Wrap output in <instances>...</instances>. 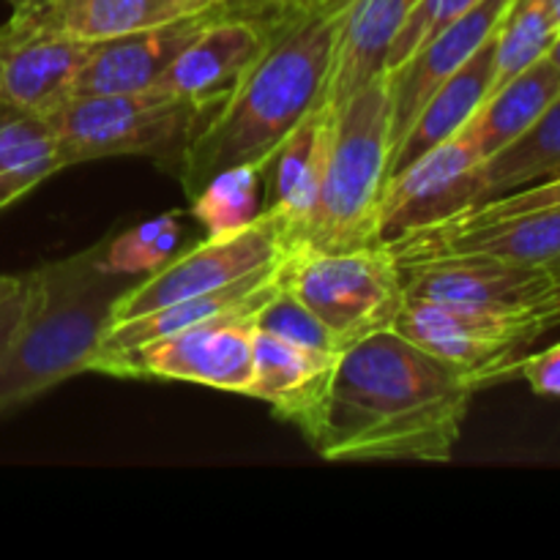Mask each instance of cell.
Listing matches in <instances>:
<instances>
[{"label": "cell", "instance_id": "1", "mask_svg": "<svg viewBox=\"0 0 560 560\" xmlns=\"http://www.w3.org/2000/svg\"><path fill=\"white\" fill-rule=\"evenodd\" d=\"M476 386L394 328L337 361L310 446L328 463H452Z\"/></svg>", "mask_w": 560, "mask_h": 560}, {"label": "cell", "instance_id": "2", "mask_svg": "<svg viewBox=\"0 0 560 560\" xmlns=\"http://www.w3.org/2000/svg\"><path fill=\"white\" fill-rule=\"evenodd\" d=\"M350 0H315L260 16L268 42L200 126L175 178L186 195L211 175L249 164L262 173L284 137L326 98Z\"/></svg>", "mask_w": 560, "mask_h": 560}, {"label": "cell", "instance_id": "3", "mask_svg": "<svg viewBox=\"0 0 560 560\" xmlns=\"http://www.w3.org/2000/svg\"><path fill=\"white\" fill-rule=\"evenodd\" d=\"M104 241L22 277L20 320L0 350V416L91 372L115 301L137 282L104 268Z\"/></svg>", "mask_w": 560, "mask_h": 560}, {"label": "cell", "instance_id": "4", "mask_svg": "<svg viewBox=\"0 0 560 560\" xmlns=\"http://www.w3.org/2000/svg\"><path fill=\"white\" fill-rule=\"evenodd\" d=\"M388 178L392 91L386 74H381L334 107L320 195L295 246L320 252L381 246V206Z\"/></svg>", "mask_w": 560, "mask_h": 560}, {"label": "cell", "instance_id": "5", "mask_svg": "<svg viewBox=\"0 0 560 560\" xmlns=\"http://www.w3.org/2000/svg\"><path fill=\"white\" fill-rule=\"evenodd\" d=\"M217 104L167 88L104 96H71L47 124L66 170L115 156H145L178 175L186 151Z\"/></svg>", "mask_w": 560, "mask_h": 560}, {"label": "cell", "instance_id": "6", "mask_svg": "<svg viewBox=\"0 0 560 560\" xmlns=\"http://www.w3.org/2000/svg\"><path fill=\"white\" fill-rule=\"evenodd\" d=\"M279 282L310 306L345 348L392 328L405 304L399 262L386 244L348 252L293 246L279 260Z\"/></svg>", "mask_w": 560, "mask_h": 560}, {"label": "cell", "instance_id": "7", "mask_svg": "<svg viewBox=\"0 0 560 560\" xmlns=\"http://www.w3.org/2000/svg\"><path fill=\"white\" fill-rule=\"evenodd\" d=\"M392 328L468 372L479 388L517 377V364L530 342L547 334L541 312H485L416 299H405Z\"/></svg>", "mask_w": 560, "mask_h": 560}, {"label": "cell", "instance_id": "8", "mask_svg": "<svg viewBox=\"0 0 560 560\" xmlns=\"http://www.w3.org/2000/svg\"><path fill=\"white\" fill-rule=\"evenodd\" d=\"M288 252L282 222L273 211L262 208L255 222L222 235H206V241L175 252L156 271L137 279L113 306V323L145 315L159 306L211 293L238 282L246 273L277 262Z\"/></svg>", "mask_w": 560, "mask_h": 560}, {"label": "cell", "instance_id": "9", "mask_svg": "<svg viewBox=\"0 0 560 560\" xmlns=\"http://www.w3.org/2000/svg\"><path fill=\"white\" fill-rule=\"evenodd\" d=\"M91 372L131 381H173L249 397L255 323H206L115 353H98Z\"/></svg>", "mask_w": 560, "mask_h": 560}, {"label": "cell", "instance_id": "10", "mask_svg": "<svg viewBox=\"0 0 560 560\" xmlns=\"http://www.w3.org/2000/svg\"><path fill=\"white\" fill-rule=\"evenodd\" d=\"M405 299L485 312H541L558 288L545 268L485 255H427L397 260Z\"/></svg>", "mask_w": 560, "mask_h": 560}, {"label": "cell", "instance_id": "11", "mask_svg": "<svg viewBox=\"0 0 560 560\" xmlns=\"http://www.w3.org/2000/svg\"><path fill=\"white\" fill-rule=\"evenodd\" d=\"M481 156L468 129L421 153L388 178L381 206V241L402 238L481 202Z\"/></svg>", "mask_w": 560, "mask_h": 560}, {"label": "cell", "instance_id": "12", "mask_svg": "<svg viewBox=\"0 0 560 560\" xmlns=\"http://www.w3.org/2000/svg\"><path fill=\"white\" fill-rule=\"evenodd\" d=\"M397 260L427 255H485L545 268L560 284V206L492 219H443L386 244Z\"/></svg>", "mask_w": 560, "mask_h": 560}, {"label": "cell", "instance_id": "13", "mask_svg": "<svg viewBox=\"0 0 560 560\" xmlns=\"http://www.w3.org/2000/svg\"><path fill=\"white\" fill-rule=\"evenodd\" d=\"M91 42L33 31L16 22L0 25V104L33 115H52L77 91V77Z\"/></svg>", "mask_w": 560, "mask_h": 560}, {"label": "cell", "instance_id": "14", "mask_svg": "<svg viewBox=\"0 0 560 560\" xmlns=\"http://www.w3.org/2000/svg\"><path fill=\"white\" fill-rule=\"evenodd\" d=\"M512 3L514 0H479L430 38L408 63L386 74L392 91V156L432 91L495 36Z\"/></svg>", "mask_w": 560, "mask_h": 560}, {"label": "cell", "instance_id": "15", "mask_svg": "<svg viewBox=\"0 0 560 560\" xmlns=\"http://www.w3.org/2000/svg\"><path fill=\"white\" fill-rule=\"evenodd\" d=\"M222 9L224 0H25L9 20L93 44Z\"/></svg>", "mask_w": 560, "mask_h": 560}, {"label": "cell", "instance_id": "16", "mask_svg": "<svg viewBox=\"0 0 560 560\" xmlns=\"http://www.w3.org/2000/svg\"><path fill=\"white\" fill-rule=\"evenodd\" d=\"M268 42V22L238 11H217L178 52L159 88L217 104Z\"/></svg>", "mask_w": 560, "mask_h": 560}, {"label": "cell", "instance_id": "17", "mask_svg": "<svg viewBox=\"0 0 560 560\" xmlns=\"http://www.w3.org/2000/svg\"><path fill=\"white\" fill-rule=\"evenodd\" d=\"M279 260H282V257H279ZM279 260L271 262V266L246 273L244 279L228 284V288L211 290V293L202 295H191V299L159 306V310L129 317V320L109 323L96 355L137 348V345L153 342V339L170 337V334L186 331V328L206 326V323H255L257 312L282 290V282H279ZM96 355H93V359H96Z\"/></svg>", "mask_w": 560, "mask_h": 560}, {"label": "cell", "instance_id": "18", "mask_svg": "<svg viewBox=\"0 0 560 560\" xmlns=\"http://www.w3.org/2000/svg\"><path fill=\"white\" fill-rule=\"evenodd\" d=\"M339 355L304 350L255 328V375L249 397L271 405L277 419L295 427L306 443H312Z\"/></svg>", "mask_w": 560, "mask_h": 560}, {"label": "cell", "instance_id": "19", "mask_svg": "<svg viewBox=\"0 0 560 560\" xmlns=\"http://www.w3.org/2000/svg\"><path fill=\"white\" fill-rule=\"evenodd\" d=\"M331 131L334 107L320 102L284 137V142L262 170V189H266L262 208L279 217L288 249L299 244L317 206L328 148H331Z\"/></svg>", "mask_w": 560, "mask_h": 560}, {"label": "cell", "instance_id": "20", "mask_svg": "<svg viewBox=\"0 0 560 560\" xmlns=\"http://www.w3.org/2000/svg\"><path fill=\"white\" fill-rule=\"evenodd\" d=\"M211 14L189 16V20L107 38V42H93L77 77L74 96H104V93H135L159 88L180 49L195 38V33Z\"/></svg>", "mask_w": 560, "mask_h": 560}, {"label": "cell", "instance_id": "21", "mask_svg": "<svg viewBox=\"0 0 560 560\" xmlns=\"http://www.w3.org/2000/svg\"><path fill=\"white\" fill-rule=\"evenodd\" d=\"M421 0H350L337 36L326 98L331 107L375 77L386 74V55Z\"/></svg>", "mask_w": 560, "mask_h": 560}, {"label": "cell", "instance_id": "22", "mask_svg": "<svg viewBox=\"0 0 560 560\" xmlns=\"http://www.w3.org/2000/svg\"><path fill=\"white\" fill-rule=\"evenodd\" d=\"M495 42L498 33L468 63L459 66L452 77H446L432 91V96L416 113L413 124H410L402 142L394 151L392 175L402 170L405 164L413 162V159H419L421 153L452 140L479 113V107L487 102L492 85H495Z\"/></svg>", "mask_w": 560, "mask_h": 560}, {"label": "cell", "instance_id": "23", "mask_svg": "<svg viewBox=\"0 0 560 560\" xmlns=\"http://www.w3.org/2000/svg\"><path fill=\"white\" fill-rule=\"evenodd\" d=\"M560 96V66L550 55L539 58L498 85L465 129L479 145L485 162L523 137Z\"/></svg>", "mask_w": 560, "mask_h": 560}, {"label": "cell", "instance_id": "24", "mask_svg": "<svg viewBox=\"0 0 560 560\" xmlns=\"http://www.w3.org/2000/svg\"><path fill=\"white\" fill-rule=\"evenodd\" d=\"M63 170L47 118L0 104V211Z\"/></svg>", "mask_w": 560, "mask_h": 560}, {"label": "cell", "instance_id": "25", "mask_svg": "<svg viewBox=\"0 0 560 560\" xmlns=\"http://www.w3.org/2000/svg\"><path fill=\"white\" fill-rule=\"evenodd\" d=\"M560 175V96L523 137L481 167V202Z\"/></svg>", "mask_w": 560, "mask_h": 560}, {"label": "cell", "instance_id": "26", "mask_svg": "<svg viewBox=\"0 0 560 560\" xmlns=\"http://www.w3.org/2000/svg\"><path fill=\"white\" fill-rule=\"evenodd\" d=\"M262 173L249 164L222 170L189 197V213L208 235H222L255 222L262 213Z\"/></svg>", "mask_w": 560, "mask_h": 560}, {"label": "cell", "instance_id": "27", "mask_svg": "<svg viewBox=\"0 0 560 560\" xmlns=\"http://www.w3.org/2000/svg\"><path fill=\"white\" fill-rule=\"evenodd\" d=\"M558 36L552 20V0H514L506 20L498 27L495 42V91L514 74L528 69L550 52Z\"/></svg>", "mask_w": 560, "mask_h": 560}, {"label": "cell", "instance_id": "28", "mask_svg": "<svg viewBox=\"0 0 560 560\" xmlns=\"http://www.w3.org/2000/svg\"><path fill=\"white\" fill-rule=\"evenodd\" d=\"M180 241H184V228L178 224L175 213L148 219L124 233L107 235L102 255L104 268L140 279L164 266L180 249Z\"/></svg>", "mask_w": 560, "mask_h": 560}, {"label": "cell", "instance_id": "29", "mask_svg": "<svg viewBox=\"0 0 560 560\" xmlns=\"http://www.w3.org/2000/svg\"><path fill=\"white\" fill-rule=\"evenodd\" d=\"M257 331H266L271 337L284 339L290 345H299L304 350H317V353H345V345L339 342L337 334L315 315L306 304H301L293 293L279 290L266 306L255 315Z\"/></svg>", "mask_w": 560, "mask_h": 560}, {"label": "cell", "instance_id": "30", "mask_svg": "<svg viewBox=\"0 0 560 560\" xmlns=\"http://www.w3.org/2000/svg\"><path fill=\"white\" fill-rule=\"evenodd\" d=\"M479 0H421L413 14L405 20L402 31L394 38L392 49L386 55V74L397 71L399 66L408 63L430 38H435L448 22L457 20L459 14L476 5Z\"/></svg>", "mask_w": 560, "mask_h": 560}, {"label": "cell", "instance_id": "31", "mask_svg": "<svg viewBox=\"0 0 560 560\" xmlns=\"http://www.w3.org/2000/svg\"><path fill=\"white\" fill-rule=\"evenodd\" d=\"M560 206V175L556 178L539 180V184L523 186L509 195L492 197V200L479 202V206L459 211L448 219H492V217H509V213L536 211V208H558Z\"/></svg>", "mask_w": 560, "mask_h": 560}, {"label": "cell", "instance_id": "32", "mask_svg": "<svg viewBox=\"0 0 560 560\" xmlns=\"http://www.w3.org/2000/svg\"><path fill=\"white\" fill-rule=\"evenodd\" d=\"M517 375L539 397H560V342L541 353H525L517 364Z\"/></svg>", "mask_w": 560, "mask_h": 560}, {"label": "cell", "instance_id": "33", "mask_svg": "<svg viewBox=\"0 0 560 560\" xmlns=\"http://www.w3.org/2000/svg\"><path fill=\"white\" fill-rule=\"evenodd\" d=\"M301 3H315V0H230L224 5V11H238V14H249V16H266L271 11L279 9H290V5H301Z\"/></svg>", "mask_w": 560, "mask_h": 560}, {"label": "cell", "instance_id": "34", "mask_svg": "<svg viewBox=\"0 0 560 560\" xmlns=\"http://www.w3.org/2000/svg\"><path fill=\"white\" fill-rule=\"evenodd\" d=\"M22 301H25V290H14V293L9 295V299L0 301V350H3V345L9 342L11 331H14L16 320H20V312H22Z\"/></svg>", "mask_w": 560, "mask_h": 560}, {"label": "cell", "instance_id": "35", "mask_svg": "<svg viewBox=\"0 0 560 560\" xmlns=\"http://www.w3.org/2000/svg\"><path fill=\"white\" fill-rule=\"evenodd\" d=\"M541 315H545L547 331H552V328L560 326V284L556 288V293H552V299L545 304Z\"/></svg>", "mask_w": 560, "mask_h": 560}, {"label": "cell", "instance_id": "36", "mask_svg": "<svg viewBox=\"0 0 560 560\" xmlns=\"http://www.w3.org/2000/svg\"><path fill=\"white\" fill-rule=\"evenodd\" d=\"M22 284V277H5V273H0V301L9 299L14 290H20Z\"/></svg>", "mask_w": 560, "mask_h": 560}, {"label": "cell", "instance_id": "37", "mask_svg": "<svg viewBox=\"0 0 560 560\" xmlns=\"http://www.w3.org/2000/svg\"><path fill=\"white\" fill-rule=\"evenodd\" d=\"M547 55H550V58H552V60H556V63L560 66V33H558V36H556V42H552L550 52H547Z\"/></svg>", "mask_w": 560, "mask_h": 560}, {"label": "cell", "instance_id": "38", "mask_svg": "<svg viewBox=\"0 0 560 560\" xmlns=\"http://www.w3.org/2000/svg\"><path fill=\"white\" fill-rule=\"evenodd\" d=\"M552 20H556V27L560 33V0H552Z\"/></svg>", "mask_w": 560, "mask_h": 560}, {"label": "cell", "instance_id": "39", "mask_svg": "<svg viewBox=\"0 0 560 560\" xmlns=\"http://www.w3.org/2000/svg\"><path fill=\"white\" fill-rule=\"evenodd\" d=\"M5 3H9L11 9H16V5H20V3H25V0H5Z\"/></svg>", "mask_w": 560, "mask_h": 560}, {"label": "cell", "instance_id": "40", "mask_svg": "<svg viewBox=\"0 0 560 560\" xmlns=\"http://www.w3.org/2000/svg\"><path fill=\"white\" fill-rule=\"evenodd\" d=\"M230 3V0H224V5H228Z\"/></svg>", "mask_w": 560, "mask_h": 560}]
</instances>
